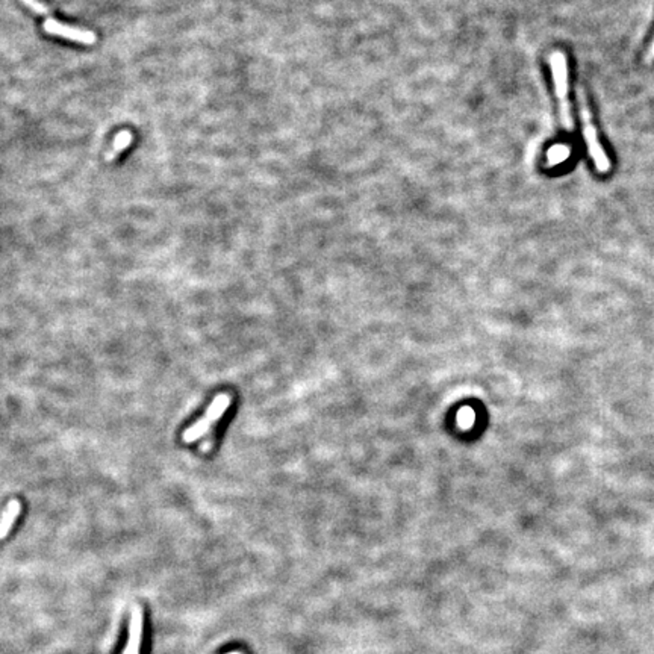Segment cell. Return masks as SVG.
Masks as SVG:
<instances>
[{
	"label": "cell",
	"instance_id": "obj_1",
	"mask_svg": "<svg viewBox=\"0 0 654 654\" xmlns=\"http://www.w3.org/2000/svg\"><path fill=\"white\" fill-rule=\"evenodd\" d=\"M577 103H579V114H580V120L583 124V137H585V141L588 146V152L591 159L594 161L595 167L598 170V173L606 175L611 171V161L609 157H607L602 143L598 139L597 134V128L593 121V114H591V109L588 105V99L583 88L577 90Z\"/></svg>",
	"mask_w": 654,
	"mask_h": 654
},
{
	"label": "cell",
	"instance_id": "obj_2",
	"mask_svg": "<svg viewBox=\"0 0 654 654\" xmlns=\"http://www.w3.org/2000/svg\"><path fill=\"white\" fill-rule=\"evenodd\" d=\"M550 68L553 76V83H555V92L559 102V112L560 120H562L566 130H574V119L571 112V102H570V82H568V64L566 57L562 52H553L550 54Z\"/></svg>",
	"mask_w": 654,
	"mask_h": 654
},
{
	"label": "cell",
	"instance_id": "obj_3",
	"mask_svg": "<svg viewBox=\"0 0 654 654\" xmlns=\"http://www.w3.org/2000/svg\"><path fill=\"white\" fill-rule=\"evenodd\" d=\"M232 403V397L228 393H221L214 397L212 403L209 404V408L206 409V414L201 417L197 423H194L191 427H188L182 435V439L186 444H191L194 441L200 439L201 436H205L209 430L212 429L214 423H217L220 419L224 412L228 410Z\"/></svg>",
	"mask_w": 654,
	"mask_h": 654
},
{
	"label": "cell",
	"instance_id": "obj_4",
	"mask_svg": "<svg viewBox=\"0 0 654 654\" xmlns=\"http://www.w3.org/2000/svg\"><path fill=\"white\" fill-rule=\"evenodd\" d=\"M43 29H44V32L49 34V35L66 38V40L81 43V44H85V46H91V44H95L97 41L96 34L91 32V30L72 28V26L66 25V23L57 21L54 19H46Z\"/></svg>",
	"mask_w": 654,
	"mask_h": 654
},
{
	"label": "cell",
	"instance_id": "obj_5",
	"mask_svg": "<svg viewBox=\"0 0 654 654\" xmlns=\"http://www.w3.org/2000/svg\"><path fill=\"white\" fill-rule=\"evenodd\" d=\"M143 628H144V615L141 606H134L130 612L129 621V637L126 648L123 654H139L141 651V641H143Z\"/></svg>",
	"mask_w": 654,
	"mask_h": 654
},
{
	"label": "cell",
	"instance_id": "obj_6",
	"mask_svg": "<svg viewBox=\"0 0 654 654\" xmlns=\"http://www.w3.org/2000/svg\"><path fill=\"white\" fill-rule=\"evenodd\" d=\"M20 512H21V504L19 500H11L10 503H8L3 515L2 518H0V539L6 538L14 523L17 521Z\"/></svg>",
	"mask_w": 654,
	"mask_h": 654
},
{
	"label": "cell",
	"instance_id": "obj_7",
	"mask_svg": "<svg viewBox=\"0 0 654 654\" xmlns=\"http://www.w3.org/2000/svg\"><path fill=\"white\" fill-rule=\"evenodd\" d=\"M132 134L129 130H121L119 132V134H117L115 139H114V144H112V150L111 152H108L106 153V161H114L117 157H119V155L121 152H124L128 149V147L130 146L132 143Z\"/></svg>",
	"mask_w": 654,
	"mask_h": 654
},
{
	"label": "cell",
	"instance_id": "obj_8",
	"mask_svg": "<svg viewBox=\"0 0 654 654\" xmlns=\"http://www.w3.org/2000/svg\"><path fill=\"white\" fill-rule=\"evenodd\" d=\"M21 2L23 5H26L29 10H32L40 15H48V19H50V10L44 3H41L40 0H21Z\"/></svg>",
	"mask_w": 654,
	"mask_h": 654
},
{
	"label": "cell",
	"instance_id": "obj_9",
	"mask_svg": "<svg viewBox=\"0 0 654 654\" xmlns=\"http://www.w3.org/2000/svg\"><path fill=\"white\" fill-rule=\"evenodd\" d=\"M653 61H654V38H653V41H651V44H650L648 53H647V62H648V64H651Z\"/></svg>",
	"mask_w": 654,
	"mask_h": 654
},
{
	"label": "cell",
	"instance_id": "obj_10",
	"mask_svg": "<svg viewBox=\"0 0 654 654\" xmlns=\"http://www.w3.org/2000/svg\"><path fill=\"white\" fill-rule=\"evenodd\" d=\"M228 654H241L239 651H233V653H228Z\"/></svg>",
	"mask_w": 654,
	"mask_h": 654
}]
</instances>
